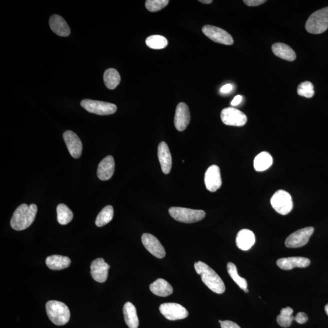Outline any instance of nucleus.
I'll return each instance as SVG.
<instances>
[{
    "mask_svg": "<svg viewBox=\"0 0 328 328\" xmlns=\"http://www.w3.org/2000/svg\"><path fill=\"white\" fill-rule=\"evenodd\" d=\"M38 208L36 204H22L16 208L11 220V227L16 231L26 230L34 222Z\"/></svg>",
    "mask_w": 328,
    "mask_h": 328,
    "instance_id": "obj_1",
    "label": "nucleus"
},
{
    "mask_svg": "<svg viewBox=\"0 0 328 328\" xmlns=\"http://www.w3.org/2000/svg\"><path fill=\"white\" fill-rule=\"evenodd\" d=\"M195 270L202 276V280L214 292L222 294L226 291V286L216 271L204 262H199L194 264Z\"/></svg>",
    "mask_w": 328,
    "mask_h": 328,
    "instance_id": "obj_2",
    "label": "nucleus"
},
{
    "mask_svg": "<svg viewBox=\"0 0 328 328\" xmlns=\"http://www.w3.org/2000/svg\"><path fill=\"white\" fill-rule=\"evenodd\" d=\"M46 311L50 320L56 326H64L68 323L70 318L69 308L66 304L58 301H50L47 302Z\"/></svg>",
    "mask_w": 328,
    "mask_h": 328,
    "instance_id": "obj_3",
    "label": "nucleus"
},
{
    "mask_svg": "<svg viewBox=\"0 0 328 328\" xmlns=\"http://www.w3.org/2000/svg\"><path fill=\"white\" fill-rule=\"evenodd\" d=\"M328 29V7L316 11L310 16L306 24V30L312 34H321Z\"/></svg>",
    "mask_w": 328,
    "mask_h": 328,
    "instance_id": "obj_4",
    "label": "nucleus"
},
{
    "mask_svg": "<svg viewBox=\"0 0 328 328\" xmlns=\"http://www.w3.org/2000/svg\"><path fill=\"white\" fill-rule=\"evenodd\" d=\"M169 213L177 222L186 224L199 222L206 216L204 211L182 208H170Z\"/></svg>",
    "mask_w": 328,
    "mask_h": 328,
    "instance_id": "obj_5",
    "label": "nucleus"
},
{
    "mask_svg": "<svg viewBox=\"0 0 328 328\" xmlns=\"http://www.w3.org/2000/svg\"><path fill=\"white\" fill-rule=\"evenodd\" d=\"M270 202L274 210L282 216H287L292 210V196L284 190L277 191L274 194Z\"/></svg>",
    "mask_w": 328,
    "mask_h": 328,
    "instance_id": "obj_6",
    "label": "nucleus"
},
{
    "mask_svg": "<svg viewBox=\"0 0 328 328\" xmlns=\"http://www.w3.org/2000/svg\"><path fill=\"white\" fill-rule=\"evenodd\" d=\"M81 106L88 112L100 116L112 115L118 110L114 104L89 100L82 101Z\"/></svg>",
    "mask_w": 328,
    "mask_h": 328,
    "instance_id": "obj_7",
    "label": "nucleus"
},
{
    "mask_svg": "<svg viewBox=\"0 0 328 328\" xmlns=\"http://www.w3.org/2000/svg\"><path fill=\"white\" fill-rule=\"evenodd\" d=\"M314 232V228L312 227L300 229L288 238L286 240L285 245L288 248H291L304 247L309 242Z\"/></svg>",
    "mask_w": 328,
    "mask_h": 328,
    "instance_id": "obj_8",
    "label": "nucleus"
},
{
    "mask_svg": "<svg viewBox=\"0 0 328 328\" xmlns=\"http://www.w3.org/2000/svg\"><path fill=\"white\" fill-rule=\"evenodd\" d=\"M202 32L208 38L216 43L228 45V46H230L234 44L232 36L227 31L222 28L207 25L203 27Z\"/></svg>",
    "mask_w": 328,
    "mask_h": 328,
    "instance_id": "obj_9",
    "label": "nucleus"
},
{
    "mask_svg": "<svg viewBox=\"0 0 328 328\" xmlns=\"http://www.w3.org/2000/svg\"><path fill=\"white\" fill-rule=\"evenodd\" d=\"M220 118L226 126L242 127L248 122V118L244 113L234 108H228L222 110Z\"/></svg>",
    "mask_w": 328,
    "mask_h": 328,
    "instance_id": "obj_10",
    "label": "nucleus"
},
{
    "mask_svg": "<svg viewBox=\"0 0 328 328\" xmlns=\"http://www.w3.org/2000/svg\"><path fill=\"white\" fill-rule=\"evenodd\" d=\"M160 312L170 321L180 320L188 318V310L184 307L177 304H164L160 305Z\"/></svg>",
    "mask_w": 328,
    "mask_h": 328,
    "instance_id": "obj_11",
    "label": "nucleus"
},
{
    "mask_svg": "<svg viewBox=\"0 0 328 328\" xmlns=\"http://www.w3.org/2000/svg\"><path fill=\"white\" fill-rule=\"evenodd\" d=\"M142 244L146 250L158 258L162 259L166 256L165 248L156 238L152 234H145L142 237Z\"/></svg>",
    "mask_w": 328,
    "mask_h": 328,
    "instance_id": "obj_12",
    "label": "nucleus"
},
{
    "mask_svg": "<svg viewBox=\"0 0 328 328\" xmlns=\"http://www.w3.org/2000/svg\"><path fill=\"white\" fill-rule=\"evenodd\" d=\"M205 184L209 192H216L222 188V182L220 168L214 165L209 168L205 174Z\"/></svg>",
    "mask_w": 328,
    "mask_h": 328,
    "instance_id": "obj_13",
    "label": "nucleus"
},
{
    "mask_svg": "<svg viewBox=\"0 0 328 328\" xmlns=\"http://www.w3.org/2000/svg\"><path fill=\"white\" fill-rule=\"evenodd\" d=\"M190 112L188 104L180 103L177 106L174 118V126L178 131H185L190 122Z\"/></svg>",
    "mask_w": 328,
    "mask_h": 328,
    "instance_id": "obj_14",
    "label": "nucleus"
},
{
    "mask_svg": "<svg viewBox=\"0 0 328 328\" xmlns=\"http://www.w3.org/2000/svg\"><path fill=\"white\" fill-rule=\"evenodd\" d=\"M64 138L70 155L75 159L80 158L83 145L78 136L72 131H67L64 132Z\"/></svg>",
    "mask_w": 328,
    "mask_h": 328,
    "instance_id": "obj_15",
    "label": "nucleus"
},
{
    "mask_svg": "<svg viewBox=\"0 0 328 328\" xmlns=\"http://www.w3.org/2000/svg\"><path fill=\"white\" fill-rule=\"evenodd\" d=\"M110 266L103 258H98L92 262L91 274L96 282L103 284L106 282L108 276Z\"/></svg>",
    "mask_w": 328,
    "mask_h": 328,
    "instance_id": "obj_16",
    "label": "nucleus"
},
{
    "mask_svg": "<svg viewBox=\"0 0 328 328\" xmlns=\"http://www.w3.org/2000/svg\"><path fill=\"white\" fill-rule=\"evenodd\" d=\"M276 264L282 270H290L296 268H306L310 264V261L304 257H290L278 260Z\"/></svg>",
    "mask_w": 328,
    "mask_h": 328,
    "instance_id": "obj_17",
    "label": "nucleus"
},
{
    "mask_svg": "<svg viewBox=\"0 0 328 328\" xmlns=\"http://www.w3.org/2000/svg\"><path fill=\"white\" fill-rule=\"evenodd\" d=\"M158 158L163 173L168 174L172 168V157L169 147L165 142H162L158 147Z\"/></svg>",
    "mask_w": 328,
    "mask_h": 328,
    "instance_id": "obj_18",
    "label": "nucleus"
},
{
    "mask_svg": "<svg viewBox=\"0 0 328 328\" xmlns=\"http://www.w3.org/2000/svg\"><path fill=\"white\" fill-rule=\"evenodd\" d=\"M115 172V162L112 156H108L102 161L98 165V176L101 180L111 179Z\"/></svg>",
    "mask_w": 328,
    "mask_h": 328,
    "instance_id": "obj_19",
    "label": "nucleus"
},
{
    "mask_svg": "<svg viewBox=\"0 0 328 328\" xmlns=\"http://www.w3.org/2000/svg\"><path fill=\"white\" fill-rule=\"evenodd\" d=\"M256 242L255 234L252 232L243 229L237 234L236 242L238 248L243 251L250 250Z\"/></svg>",
    "mask_w": 328,
    "mask_h": 328,
    "instance_id": "obj_20",
    "label": "nucleus"
},
{
    "mask_svg": "<svg viewBox=\"0 0 328 328\" xmlns=\"http://www.w3.org/2000/svg\"><path fill=\"white\" fill-rule=\"evenodd\" d=\"M50 29L54 32L63 38H66L70 34V30L66 21L63 18L58 15L53 16L50 20Z\"/></svg>",
    "mask_w": 328,
    "mask_h": 328,
    "instance_id": "obj_21",
    "label": "nucleus"
},
{
    "mask_svg": "<svg viewBox=\"0 0 328 328\" xmlns=\"http://www.w3.org/2000/svg\"><path fill=\"white\" fill-rule=\"evenodd\" d=\"M150 289L154 295L166 298L174 292V289L170 284L164 279H158L150 286Z\"/></svg>",
    "mask_w": 328,
    "mask_h": 328,
    "instance_id": "obj_22",
    "label": "nucleus"
},
{
    "mask_svg": "<svg viewBox=\"0 0 328 328\" xmlns=\"http://www.w3.org/2000/svg\"><path fill=\"white\" fill-rule=\"evenodd\" d=\"M272 52L278 58L288 62H294L296 58L295 52L288 45L284 44H274Z\"/></svg>",
    "mask_w": 328,
    "mask_h": 328,
    "instance_id": "obj_23",
    "label": "nucleus"
},
{
    "mask_svg": "<svg viewBox=\"0 0 328 328\" xmlns=\"http://www.w3.org/2000/svg\"><path fill=\"white\" fill-rule=\"evenodd\" d=\"M124 314L127 326L129 328H138L140 326V320H138L136 308L132 302H126L124 306Z\"/></svg>",
    "mask_w": 328,
    "mask_h": 328,
    "instance_id": "obj_24",
    "label": "nucleus"
},
{
    "mask_svg": "<svg viewBox=\"0 0 328 328\" xmlns=\"http://www.w3.org/2000/svg\"><path fill=\"white\" fill-rule=\"evenodd\" d=\"M46 264L50 270H61L70 266L72 261L67 256H52L48 257Z\"/></svg>",
    "mask_w": 328,
    "mask_h": 328,
    "instance_id": "obj_25",
    "label": "nucleus"
},
{
    "mask_svg": "<svg viewBox=\"0 0 328 328\" xmlns=\"http://www.w3.org/2000/svg\"><path fill=\"white\" fill-rule=\"evenodd\" d=\"M272 156L268 152H261L254 160V168L258 172L267 170L272 166Z\"/></svg>",
    "mask_w": 328,
    "mask_h": 328,
    "instance_id": "obj_26",
    "label": "nucleus"
},
{
    "mask_svg": "<svg viewBox=\"0 0 328 328\" xmlns=\"http://www.w3.org/2000/svg\"><path fill=\"white\" fill-rule=\"evenodd\" d=\"M121 78L116 70H107L104 74V82L109 90H113L120 86Z\"/></svg>",
    "mask_w": 328,
    "mask_h": 328,
    "instance_id": "obj_27",
    "label": "nucleus"
},
{
    "mask_svg": "<svg viewBox=\"0 0 328 328\" xmlns=\"http://www.w3.org/2000/svg\"><path fill=\"white\" fill-rule=\"evenodd\" d=\"M228 270L229 276L232 278L233 280L239 286L242 290H244L246 293L248 292V282L246 279L242 278L238 272L237 268L232 262H229L228 264Z\"/></svg>",
    "mask_w": 328,
    "mask_h": 328,
    "instance_id": "obj_28",
    "label": "nucleus"
},
{
    "mask_svg": "<svg viewBox=\"0 0 328 328\" xmlns=\"http://www.w3.org/2000/svg\"><path fill=\"white\" fill-rule=\"evenodd\" d=\"M114 217V208L111 206H106L100 212L96 220V224L98 228L104 227L112 222Z\"/></svg>",
    "mask_w": 328,
    "mask_h": 328,
    "instance_id": "obj_29",
    "label": "nucleus"
},
{
    "mask_svg": "<svg viewBox=\"0 0 328 328\" xmlns=\"http://www.w3.org/2000/svg\"><path fill=\"white\" fill-rule=\"evenodd\" d=\"M56 211H58V220L59 224L64 226L72 222L74 214L67 206L61 204L58 206Z\"/></svg>",
    "mask_w": 328,
    "mask_h": 328,
    "instance_id": "obj_30",
    "label": "nucleus"
},
{
    "mask_svg": "<svg viewBox=\"0 0 328 328\" xmlns=\"http://www.w3.org/2000/svg\"><path fill=\"white\" fill-rule=\"evenodd\" d=\"M294 310L288 307L284 308L281 310L280 314L277 316L276 321L280 326L282 328H289L291 326L294 320Z\"/></svg>",
    "mask_w": 328,
    "mask_h": 328,
    "instance_id": "obj_31",
    "label": "nucleus"
},
{
    "mask_svg": "<svg viewBox=\"0 0 328 328\" xmlns=\"http://www.w3.org/2000/svg\"><path fill=\"white\" fill-rule=\"evenodd\" d=\"M146 44L152 50H163L168 46V39L161 36H152L146 40Z\"/></svg>",
    "mask_w": 328,
    "mask_h": 328,
    "instance_id": "obj_32",
    "label": "nucleus"
},
{
    "mask_svg": "<svg viewBox=\"0 0 328 328\" xmlns=\"http://www.w3.org/2000/svg\"><path fill=\"white\" fill-rule=\"evenodd\" d=\"M169 2L168 0H147L146 6L150 12H156L164 9Z\"/></svg>",
    "mask_w": 328,
    "mask_h": 328,
    "instance_id": "obj_33",
    "label": "nucleus"
},
{
    "mask_svg": "<svg viewBox=\"0 0 328 328\" xmlns=\"http://www.w3.org/2000/svg\"><path fill=\"white\" fill-rule=\"evenodd\" d=\"M298 92L300 96L310 98L315 94L314 86L311 82H305L300 84Z\"/></svg>",
    "mask_w": 328,
    "mask_h": 328,
    "instance_id": "obj_34",
    "label": "nucleus"
},
{
    "mask_svg": "<svg viewBox=\"0 0 328 328\" xmlns=\"http://www.w3.org/2000/svg\"><path fill=\"white\" fill-rule=\"evenodd\" d=\"M243 2L248 6L256 7L264 4L265 2H266V0H244Z\"/></svg>",
    "mask_w": 328,
    "mask_h": 328,
    "instance_id": "obj_35",
    "label": "nucleus"
},
{
    "mask_svg": "<svg viewBox=\"0 0 328 328\" xmlns=\"http://www.w3.org/2000/svg\"><path fill=\"white\" fill-rule=\"evenodd\" d=\"M294 320L299 324H306L308 320V316L304 312H299L294 318Z\"/></svg>",
    "mask_w": 328,
    "mask_h": 328,
    "instance_id": "obj_36",
    "label": "nucleus"
},
{
    "mask_svg": "<svg viewBox=\"0 0 328 328\" xmlns=\"http://www.w3.org/2000/svg\"><path fill=\"white\" fill-rule=\"evenodd\" d=\"M222 328H241L236 324L231 321H223L220 324Z\"/></svg>",
    "mask_w": 328,
    "mask_h": 328,
    "instance_id": "obj_37",
    "label": "nucleus"
},
{
    "mask_svg": "<svg viewBox=\"0 0 328 328\" xmlns=\"http://www.w3.org/2000/svg\"><path fill=\"white\" fill-rule=\"evenodd\" d=\"M234 90V86L232 84H226L224 86L220 89V92L222 94H228L229 92H230Z\"/></svg>",
    "mask_w": 328,
    "mask_h": 328,
    "instance_id": "obj_38",
    "label": "nucleus"
},
{
    "mask_svg": "<svg viewBox=\"0 0 328 328\" xmlns=\"http://www.w3.org/2000/svg\"><path fill=\"white\" fill-rule=\"evenodd\" d=\"M242 96H237L236 98H234L233 101L232 102L231 104L233 106H239V104L242 102Z\"/></svg>",
    "mask_w": 328,
    "mask_h": 328,
    "instance_id": "obj_39",
    "label": "nucleus"
},
{
    "mask_svg": "<svg viewBox=\"0 0 328 328\" xmlns=\"http://www.w3.org/2000/svg\"><path fill=\"white\" fill-rule=\"evenodd\" d=\"M200 2L202 4H210L214 2L213 0H200Z\"/></svg>",
    "mask_w": 328,
    "mask_h": 328,
    "instance_id": "obj_40",
    "label": "nucleus"
},
{
    "mask_svg": "<svg viewBox=\"0 0 328 328\" xmlns=\"http://www.w3.org/2000/svg\"><path fill=\"white\" fill-rule=\"evenodd\" d=\"M324 310H325V312H326V314L328 316V304L326 305V306H325Z\"/></svg>",
    "mask_w": 328,
    "mask_h": 328,
    "instance_id": "obj_41",
    "label": "nucleus"
},
{
    "mask_svg": "<svg viewBox=\"0 0 328 328\" xmlns=\"http://www.w3.org/2000/svg\"><path fill=\"white\" fill-rule=\"evenodd\" d=\"M222 322H223V321L220 320V321H219V323H220V324H222Z\"/></svg>",
    "mask_w": 328,
    "mask_h": 328,
    "instance_id": "obj_42",
    "label": "nucleus"
}]
</instances>
